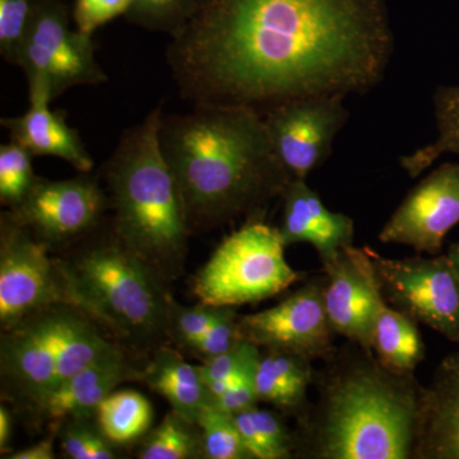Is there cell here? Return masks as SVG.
I'll return each mask as SVG.
<instances>
[{
	"label": "cell",
	"instance_id": "obj_1",
	"mask_svg": "<svg viewBox=\"0 0 459 459\" xmlns=\"http://www.w3.org/2000/svg\"><path fill=\"white\" fill-rule=\"evenodd\" d=\"M394 49L385 0H197L166 62L193 107L264 115L291 100L369 92Z\"/></svg>",
	"mask_w": 459,
	"mask_h": 459
},
{
	"label": "cell",
	"instance_id": "obj_2",
	"mask_svg": "<svg viewBox=\"0 0 459 459\" xmlns=\"http://www.w3.org/2000/svg\"><path fill=\"white\" fill-rule=\"evenodd\" d=\"M159 137L192 234L264 216L291 180L253 108L197 105L188 114H164Z\"/></svg>",
	"mask_w": 459,
	"mask_h": 459
},
{
	"label": "cell",
	"instance_id": "obj_3",
	"mask_svg": "<svg viewBox=\"0 0 459 459\" xmlns=\"http://www.w3.org/2000/svg\"><path fill=\"white\" fill-rule=\"evenodd\" d=\"M336 352V351H334ZM329 358L319 377L316 413L303 419L295 451L320 459L412 458L422 389L413 374L386 369L373 351L355 349Z\"/></svg>",
	"mask_w": 459,
	"mask_h": 459
},
{
	"label": "cell",
	"instance_id": "obj_4",
	"mask_svg": "<svg viewBox=\"0 0 459 459\" xmlns=\"http://www.w3.org/2000/svg\"><path fill=\"white\" fill-rule=\"evenodd\" d=\"M60 253L69 304L131 355H151L164 344L174 303L169 282L124 243L111 217Z\"/></svg>",
	"mask_w": 459,
	"mask_h": 459
},
{
	"label": "cell",
	"instance_id": "obj_5",
	"mask_svg": "<svg viewBox=\"0 0 459 459\" xmlns=\"http://www.w3.org/2000/svg\"><path fill=\"white\" fill-rule=\"evenodd\" d=\"M162 105L126 129L102 165L115 231L168 282L186 267L192 237L186 208L160 144Z\"/></svg>",
	"mask_w": 459,
	"mask_h": 459
},
{
	"label": "cell",
	"instance_id": "obj_6",
	"mask_svg": "<svg viewBox=\"0 0 459 459\" xmlns=\"http://www.w3.org/2000/svg\"><path fill=\"white\" fill-rule=\"evenodd\" d=\"M120 351L126 350L74 305L45 307L0 334L3 400L38 419L68 377Z\"/></svg>",
	"mask_w": 459,
	"mask_h": 459
},
{
	"label": "cell",
	"instance_id": "obj_7",
	"mask_svg": "<svg viewBox=\"0 0 459 459\" xmlns=\"http://www.w3.org/2000/svg\"><path fill=\"white\" fill-rule=\"evenodd\" d=\"M280 230L255 216L214 249L193 280L202 303L237 307L267 300L300 279L285 256Z\"/></svg>",
	"mask_w": 459,
	"mask_h": 459
},
{
	"label": "cell",
	"instance_id": "obj_8",
	"mask_svg": "<svg viewBox=\"0 0 459 459\" xmlns=\"http://www.w3.org/2000/svg\"><path fill=\"white\" fill-rule=\"evenodd\" d=\"M71 17L63 0H33L31 26L18 59L27 87H44L51 100L74 87L108 81L96 60L92 36L72 30Z\"/></svg>",
	"mask_w": 459,
	"mask_h": 459
},
{
	"label": "cell",
	"instance_id": "obj_9",
	"mask_svg": "<svg viewBox=\"0 0 459 459\" xmlns=\"http://www.w3.org/2000/svg\"><path fill=\"white\" fill-rule=\"evenodd\" d=\"M364 247L386 303L459 343V280L448 256L394 259Z\"/></svg>",
	"mask_w": 459,
	"mask_h": 459
},
{
	"label": "cell",
	"instance_id": "obj_10",
	"mask_svg": "<svg viewBox=\"0 0 459 459\" xmlns=\"http://www.w3.org/2000/svg\"><path fill=\"white\" fill-rule=\"evenodd\" d=\"M12 216L0 213V329L33 313L69 304L56 256Z\"/></svg>",
	"mask_w": 459,
	"mask_h": 459
},
{
	"label": "cell",
	"instance_id": "obj_11",
	"mask_svg": "<svg viewBox=\"0 0 459 459\" xmlns=\"http://www.w3.org/2000/svg\"><path fill=\"white\" fill-rule=\"evenodd\" d=\"M107 210L110 201L98 175L80 172L65 180L39 177L25 199L8 211L50 252H63L98 228Z\"/></svg>",
	"mask_w": 459,
	"mask_h": 459
},
{
	"label": "cell",
	"instance_id": "obj_12",
	"mask_svg": "<svg viewBox=\"0 0 459 459\" xmlns=\"http://www.w3.org/2000/svg\"><path fill=\"white\" fill-rule=\"evenodd\" d=\"M344 98L318 95L291 100L263 115L272 147L291 180H307L331 156L333 142L350 117Z\"/></svg>",
	"mask_w": 459,
	"mask_h": 459
},
{
	"label": "cell",
	"instance_id": "obj_13",
	"mask_svg": "<svg viewBox=\"0 0 459 459\" xmlns=\"http://www.w3.org/2000/svg\"><path fill=\"white\" fill-rule=\"evenodd\" d=\"M238 334L259 349L279 350L314 361L328 359L334 331L322 294V280L314 279L287 296L276 307L238 318Z\"/></svg>",
	"mask_w": 459,
	"mask_h": 459
},
{
	"label": "cell",
	"instance_id": "obj_14",
	"mask_svg": "<svg viewBox=\"0 0 459 459\" xmlns=\"http://www.w3.org/2000/svg\"><path fill=\"white\" fill-rule=\"evenodd\" d=\"M458 223L459 164L446 162L411 190L383 226L379 241L439 255L444 238Z\"/></svg>",
	"mask_w": 459,
	"mask_h": 459
},
{
	"label": "cell",
	"instance_id": "obj_15",
	"mask_svg": "<svg viewBox=\"0 0 459 459\" xmlns=\"http://www.w3.org/2000/svg\"><path fill=\"white\" fill-rule=\"evenodd\" d=\"M322 294L334 333L371 351L374 316L382 299L365 247H350L323 264Z\"/></svg>",
	"mask_w": 459,
	"mask_h": 459
},
{
	"label": "cell",
	"instance_id": "obj_16",
	"mask_svg": "<svg viewBox=\"0 0 459 459\" xmlns=\"http://www.w3.org/2000/svg\"><path fill=\"white\" fill-rule=\"evenodd\" d=\"M281 198L283 213L279 230L286 247L310 244L325 264L353 246L355 223L351 217L329 211L307 180H290Z\"/></svg>",
	"mask_w": 459,
	"mask_h": 459
},
{
	"label": "cell",
	"instance_id": "obj_17",
	"mask_svg": "<svg viewBox=\"0 0 459 459\" xmlns=\"http://www.w3.org/2000/svg\"><path fill=\"white\" fill-rule=\"evenodd\" d=\"M29 110L21 117H3L9 141L26 148L33 157L53 156L65 160L78 172H91L93 160L77 129L69 126L65 115L51 110L49 91L29 87Z\"/></svg>",
	"mask_w": 459,
	"mask_h": 459
},
{
	"label": "cell",
	"instance_id": "obj_18",
	"mask_svg": "<svg viewBox=\"0 0 459 459\" xmlns=\"http://www.w3.org/2000/svg\"><path fill=\"white\" fill-rule=\"evenodd\" d=\"M412 458L459 459V352L446 356L422 389Z\"/></svg>",
	"mask_w": 459,
	"mask_h": 459
},
{
	"label": "cell",
	"instance_id": "obj_19",
	"mask_svg": "<svg viewBox=\"0 0 459 459\" xmlns=\"http://www.w3.org/2000/svg\"><path fill=\"white\" fill-rule=\"evenodd\" d=\"M141 376L142 369L133 364L126 351L93 362L68 377L48 398L36 420L53 429L63 420L93 418L99 404L117 386L133 380L141 382Z\"/></svg>",
	"mask_w": 459,
	"mask_h": 459
},
{
	"label": "cell",
	"instance_id": "obj_20",
	"mask_svg": "<svg viewBox=\"0 0 459 459\" xmlns=\"http://www.w3.org/2000/svg\"><path fill=\"white\" fill-rule=\"evenodd\" d=\"M141 382L170 403L171 410L197 424L199 415L211 403L199 365L189 364L179 350L162 344L151 353L142 369Z\"/></svg>",
	"mask_w": 459,
	"mask_h": 459
},
{
	"label": "cell",
	"instance_id": "obj_21",
	"mask_svg": "<svg viewBox=\"0 0 459 459\" xmlns=\"http://www.w3.org/2000/svg\"><path fill=\"white\" fill-rule=\"evenodd\" d=\"M312 362L292 352L261 350L255 373L259 402H267L286 415L304 419L307 413V388L316 377Z\"/></svg>",
	"mask_w": 459,
	"mask_h": 459
},
{
	"label": "cell",
	"instance_id": "obj_22",
	"mask_svg": "<svg viewBox=\"0 0 459 459\" xmlns=\"http://www.w3.org/2000/svg\"><path fill=\"white\" fill-rule=\"evenodd\" d=\"M419 323L380 299L374 316L371 351L394 373L413 374L425 359Z\"/></svg>",
	"mask_w": 459,
	"mask_h": 459
},
{
	"label": "cell",
	"instance_id": "obj_23",
	"mask_svg": "<svg viewBox=\"0 0 459 459\" xmlns=\"http://www.w3.org/2000/svg\"><path fill=\"white\" fill-rule=\"evenodd\" d=\"M100 430L115 446L134 443L150 430L153 410L150 401L133 389L114 391L95 412Z\"/></svg>",
	"mask_w": 459,
	"mask_h": 459
},
{
	"label": "cell",
	"instance_id": "obj_24",
	"mask_svg": "<svg viewBox=\"0 0 459 459\" xmlns=\"http://www.w3.org/2000/svg\"><path fill=\"white\" fill-rule=\"evenodd\" d=\"M434 111L437 140L400 159L402 168L411 178L421 175L446 153L459 155V84L443 86L437 90Z\"/></svg>",
	"mask_w": 459,
	"mask_h": 459
},
{
	"label": "cell",
	"instance_id": "obj_25",
	"mask_svg": "<svg viewBox=\"0 0 459 459\" xmlns=\"http://www.w3.org/2000/svg\"><path fill=\"white\" fill-rule=\"evenodd\" d=\"M137 457L141 459H204L201 429L175 411L144 437Z\"/></svg>",
	"mask_w": 459,
	"mask_h": 459
},
{
	"label": "cell",
	"instance_id": "obj_26",
	"mask_svg": "<svg viewBox=\"0 0 459 459\" xmlns=\"http://www.w3.org/2000/svg\"><path fill=\"white\" fill-rule=\"evenodd\" d=\"M51 431L59 439L60 449L69 459L119 458V446H115L100 430L93 418L63 420Z\"/></svg>",
	"mask_w": 459,
	"mask_h": 459
},
{
	"label": "cell",
	"instance_id": "obj_27",
	"mask_svg": "<svg viewBox=\"0 0 459 459\" xmlns=\"http://www.w3.org/2000/svg\"><path fill=\"white\" fill-rule=\"evenodd\" d=\"M204 444V459H253L238 433L234 415L211 402L197 421Z\"/></svg>",
	"mask_w": 459,
	"mask_h": 459
},
{
	"label": "cell",
	"instance_id": "obj_28",
	"mask_svg": "<svg viewBox=\"0 0 459 459\" xmlns=\"http://www.w3.org/2000/svg\"><path fill=\"white\" fill-rule=\"evenodd\" d=\"M197 0H129L124 18L132 25L174 38L189 22Z\"/></svg>",
	"mask_w": 459,
	"mask_h": 459
},
{
	"label": "cell",
	"instance_id": "obj_29",
	"mask_svg": "<svg viewBox=\"0 0 459 459\" xmlns=\"http://www.w3.org/2000/svg\"><path fill=\"white\" fill-rule=\"evenodd\" d=\"M32 157L14 142L0 146V202L7 210L17 207L38 180Z\"/></svg>",
	"mask_w": 459,
	"mask_h": 459
},
{
	"label": "cell",
	"instance_id": "obj_30",
	"mask_svg": "<svg viewBox=\"0 0 459 459\" xmlns=\"http://www.w3.org/2000/svg\"><path fill=\"white\" fill-rule=\"evenodd\" d=\"M232 316H237L232 307H216L202 301L195 307H184L174 300L169 314L168 340L170 338L179 349Z\"/></svg>",
	"mask_w": 459,
	"mask_h": 459
},
{
	"label": "cell",
	"instance_id": "obj_31",
	"mask_svg": "<svg viewBox=\"0 0 459 459\" xmlns=\"http://www.w3.org/2000/svg\"><path fill=\"white\" fill-rule=\"evenodd\" d=\"M33 16V0H0V54L18 65Z\"/></svg>",
	"mask_w": 459,
	"mask_h": 459
},
{
	"label": "cell",
	"instance_id": "obj_32",
	"mask_svg": "<svg viewBox=\"0 0 459 459\" xmlns=\"http://www.w3.org/2000/svg\"><path fill=\"white\" fill-rule=\"evenodd\" d=\"M261 355V349L255 343L241 340L230 351L217 356L212 360L199 365L204 377L211 402L225 394L228 389V380L237 374L247 362L255 360Z\"/></svg>",
	"mask_w": 459,
	"mask_h": 459
},
{
	"label": "cell",
	"instance_id": "obj_33",
	"mask_svg": "<svg viewBox=\"0 0 459 459\" xmlns=\"http://www.w3.org/2000/svg\"><path fill=\"white\" fill-rule=\"evenodd\" d=\"M238 318L237 314V316L221 320L201 336L184 343L180 349L197 359L202 364L230 351L241 341L240 334H238Z\"/></svg>",
	"mask_w": 459,
	"mask_h": 459
},
{
	"label": "cell",
	"instance_id": "obj_34",
	"mask_svg": "<svg viewBox=\"0 0 459 459\" xmlns=\"http://www.w3.org/2000/svg\"><path fill=\"white\" fill-rule=\"evenodd\" d=\"M258 360L259 358H256L247 362L246 367L241 368L237 374L230 377L225 394L213 400L212 403L230 415H237L238 412L255 407L256 403H259L255 385Z\"/></svg>",
	"mask_w": 459,
	"mask_h": 459
},
{
	"label": "cell",
	"instance_id": "obj_35",
	"mask_svg": "<svg viewBox=\"0 0 459 459\" xmlns=\"http://www.w3.org/2000/svg\"><path fill=\"white\" fill-rule=\"evenodd\" d=\"M249 411L270 459L291 458L295 453V437L289 433L281 416L256 406Z\"/></svg>",
	"mask_w": 459,
	"mask_h": 459
},
{
	"label": "cell",
	"instance_id": "obj_36",
	"mask_svg": "<svg viewBox=\"0 0 459 459\" xmlns=\"http://www.w3.org/2000/svg\"><path fill=\"white\" fill-rule=\"evenodd\" d=\"M129 0H74L72 18L78 31L92 36L110 21L126 14Z\"/></svg>",
	"mask_w": 459,
	"mask_h": 459
},
{
	"label": "cell",
	"instance_id": "obj_37",
	"mask_svg": "<svg viewBox=\"0 0 459 459\" xmlns=\"http://www.w3.org/2000/svg\"><path fill=\"white\" fill-rule=\"evenodd\" d=\"M56 434L51 431L50 437H45L22 451L8 453L5 459H54L56 457L54 444Z\"/></svg>",
	"mask_w": 459,
	"mask_h": 459
},
{
	"label": "cell",
	"instance_id": "obj_38",
	"mask_svg": "<svg viewBox=\"0 0 459 459\" xmlns=\"http://www.w3.org/2000/svg\"><path fill=\"white\" fill-rule=\"evenodd\" d=\"M12 435V416L4 403L0 404V451L8 455L9 439Z\"/></svg>",
	"mask_w": 459,
	"mask_h": 459
},
{
	"label": "cell",
	"instance_id": "obj_39",
	"mask_svg": "<svg viewBox=\"0 0 459 459\" xmlns=\"http://www.w3.org/2000/svg\"><path fill=\"white\" fill-rule=\"evenodd\" d=\"M446 256H448L453 270H455V274H457L459 280V241H457V243L452 244L451 247H449L448 253H446Z\"/></svg>",
	"mask_w": 459,
	"mask_h": 459
}]
</instances>
